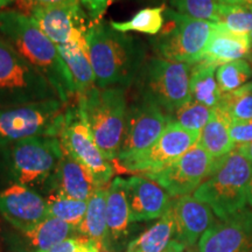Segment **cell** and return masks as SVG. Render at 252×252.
<instances>
[{
  "mask_svg": "<svg viewBox=\"0 0 252 252\" xmlns=\"http://www.w3.org/2000/svg\"><path fill=\"white\" fill-rule=\"evenodd\" d=\"M0 34L23 59L47 78L63 104L75 94L71 76L58 46L34 19L18 9L0 11Z\"/></svg>",
  "mask_w": 252,
  "mask_h": 252,
  "instance_id": "cell-1",
  "label": "cell"
},
{
  "mask_svg": "<svg viewBox=\"0 0 252 252\" xmlns=\"http://www.w3.org/2000/svg\"><path fill=\"white\" fill-rule=\"evenodd\" d=\"M86 43L96 87L126 89L135 83L146 62L145 49L139 41L99 21L88 28Z\"/></svg>",
  "mask_w": 252,
  "mask_h": 252,
  "instance_id": "cell-2",
  "label": "cell"
},
{
  "mask_svg": "<svg viewBox=\"0 0 252 252\" xmlns=\"http://www.w3.org/2000/svg\"><path fill=\"white\" fill-rule=\"evenodd\" d=\"M77 109L98 149L106 159L116 161L124 139L127 119L125 88L94 86L78 96Z\"/></svg>",
  "mask_w": 252,
  "mask_h": 252,
  "instance_id": "cell-3",
  "label": "cell"
},
{
  "mask_svg": "<svg viewBox=\"0 0 252 252\" xmlns=\"http://www.w3.org/2000/svg\"><path fill=\"white\" fill-rule=\"evenodd\" d=\"M252 163L237 149L216 160L212 173L193 196L210 207L220 220L247 208Z\"/></svg>",
  "mask_w": 252,
  "mask_h": 252,
  "instance_id": "cell-4",
  "label": "cell"
},
{
  "mask_svg": "<svg viewBox=\"0 0 252 252\" xmlns=\"http://www.w3.org/2000/svg\"><path fill=\"white\" fill-rule=\"evenodd\" d=\"M63 147L59 137H33L0 150L1 165L13 184L45 187L54 174Z\"/></svg>",
  "mask_w": 252,
  "mask_h": 252,
  "instance_id": "cell-5",
  "label": "cell"
},
{
  "mask_svg": "<svg viewBox=\"0 0 252 252\" xmlns=\"http://www.w3.org/2000/svg\"><path fill=\"white\" fill-rule=\"evenodd\" d=\"M59 99L47 78L0 34V109Z\"/></svg>",
  "mask_w": 252,
  "mask_h": 252,
  "instance_id": "cell-6",
  "label": "cell"
},
{
  "mask_svg": "<svg viewBox=\"0 0 252 252\" xmlns=\"http://www.w3.org/2000/svg\"><path fill=\"white\" fill-rule=\"evenodd\" d=\"M60 99L0 109V150L33 137H59L65 111Z\"/></svg>",
  "mask_w": 252,
  "mask_h": 252,
  "instance_id": "cell-7",
  "label": "cell"
},
{
  "mask_svg": "<svg viewBox=\"0 0 252 252\" xmlns=\"http://www.w3.org/2000/svg\"><path fill=\"white\" fill-rule=\"evenodd\" d=\"M191 64L152 58L144 63L135 84L139 94L153 100L169 116L190 100Z\"/></svg>",
  "mask_w": 252,
  "mask_h": 252,
  "instance_id": "cell-8",
  "label": "cell"
},
{
  "mask_svg": "<svg viewBox=\"0 0 252 252\" xmlns=\"http://www.w3.org/2000/svg\"><path fill=\"white\" fill-rule=\"evenodd\" d=\"M168 24L162 27L156 41L160 58L194 64L203 59L215 23L189 18L173 9H166Z\"/></svg>",
  "mask_w": 252,
  "mask_h": 252,
  "instance_id": "cell-9",
  "label": "cell"
},
{
  "mask_svg": "<svg viewBox=\"0 0 252 252\" xmlns=\"http://www.w3.org/2000/svg\"><path fill=\"white\" fill-rule=\"evenodd\" d=\"M59 139L62 147L86 166L97 187H106L111 181L115 168L94 143L91 132L76 108L65 110L64 123Z\"/></svg>",
  "mask_w": 252,
  "mask_h": 252,
  "instance_id": "cell-10",
  "label": "cell"
},
{
  "mask_svg": "<svg viewBox=\"0 0 252 252\" xmlns=\"http://www.w3.org/2000/svg\"><path fill=\"white\" fill-rule=\"evenodd\" d=\"M171 123V116L153 100L139 94L128 105L124 139L116 161L128 159L150 149Z\"/></svg>",
  "mask_w": 252,
  "mask_h": 252,
  "instance_id": "cell-11",
  "label": "cell"
},
{
  "mask_svg": "<svg viewBox=\"0 0 252 252\" xmlns=\"http://www.w3.org/2000/svg\"><path fill=\"white\" fill-rule=\"evenodd\" d=\"M201 132L186 130L171 122L159 139L149 150L138 156L118 161L125 171L149 176L162 171L180 159L198 143Z\"/></svg>",
  "mask_w": 252,
  "mask_h": 252,
  "instance_id": "cell-12",
  "label": "cell"
},
{
  "mask_svg": "<svg viewBox=\"0 0 252 252\" xmlns=\"http://www.w3.org/2000/svg\"><path fill=\"white\" fill-rule=\"evenodd\" d=\"M214 165L215 160L197 143L172 165L146 178L161 186L171 197H181L195 193L212 173Z\"/></svg>",
  "mask_w": 252,
  "mask_h": 252,
  "instance_id": "cell-13",
  "label": "cell"
},
{
  "mask_svg": "<svg viewBox=\"0 0 252 252\" xmlns=\"http://www.w3.org/2000/svg\"><path fill=\"white\" fill-rule=\"evenodd\" d=\"M30 17L56 46L87 45L86 34L93 23L87 21L86 11L80 0H69L59 5L37 8Z\"/></svg>",
  "mask_w": 252,
  "mask_h": 252,
  "instance_id": "cell-14",
  "label": "cell"
},
{
  "mask_svg": "<svg viewBox=\"0 0 252 252\" xmlns=\"http://www.w3.org/2000/svg\"><path fill=\"white\" fill-rule=\"evenodd\" d=\"M0 214L18 231L30 230L49 217L46 198L35 189L18 184L0 191Z\"/></svg>",
  "mask_w": 252,
  "mask_h": 252,
  "instance_id": "cell-15",
  "label": "cell"
},
{
  "mask_svg": "<svg viewBox=\"0 0 252 252\" xmlns=\"http://www.w3.org/2000/svg\"><path fill=\"white\" fill-rule=\"evenodd\" d=\"M198 252H252V208L216 222L202 235Z\"/></svg>",
  "mask_w": 252,
  "mask_h": 252,
  "instance_id": "cell-16",
  "label": "cell"
},
{
  "mask_svg": "<svg viewBox=\"0 0 252 252\" xmlns=\"http://www.w3.org/2000/svg\"><path fill=\"white\" fill-rule=\"evenodd\" d=\"M127 196L132 223L159 220L171 209V195L156 181L143 176L127 179Z\"/></svg>",
  "mask_w": 252,
  "mask_h": 252,
  "instance_id": "cell-17",
  "label": "cell"
},
{
  "mask_svg": "<svg viewBox=\"0 0 252 252\" xmlns=\"http://www.w3.org/2000/svg\"><path fill=\"white\" fill-rule=\"evenodd\" d=\"M175 219V239L193 248L210 226L216 223L209 206L190 195L178 197L172 204Z\"/></svg>",
  "mask_w": 252,
  "mask_h": 252,
  "instance_id": "cell-18",
  "label": "cell"
},
{
  "mask_svg": "<svg viewBox=\"0 0 252 252\" xmlns=\"http://www.w3.org/2000/svg\"><path fill=\"white\" fill-rule=\"evenodd\" d=\"M47 186L49 194H56L75 200L88 201L97 188L91 173L63 149L61 159Z\"/></svg>",
  "mask_w": 252,
  "mask_h": 252,
  "instance_id": "cell-19",
  "label": "cell"
},
{
  "mask_svg": "<svg viewBox=\"0 0 252 252\" xmlns=\"http://www.w3.org/2000/svg\"><path fill=\"white\" fill-rule=\"evenodd\" d=\"M77 234L75 226L49 216L30 230L18 231L14 243L18 252H45Z\"/></svg>",
  "mask_w": 252,
  "mask_h": 252,
  "instance_id": "cell-20",
  "label": "cell"
},
{
  "mask_svg": "<svg viewBox=\"0 0 252 252\" xmlns=\"http://www.w3.org/2000/svg\"><path fill=\"white\" fill-rule=\"evenodd\" d=\"M252 42L247 36L232 33L219 23H215L202 60L213 64L220 65L225 63L247 60L251 58Z\"/></svg>",
  "mask_w": 252,
  "mask_h": 252,
  "instance_id": "cell-21",
  "label": "cell"
},
{
  "mask_svg": "<svg viewBox=\"0 0 252 252\" xmlns=\"http://www.w3.org/2000/svg\"><path fill=\"white\" fill-rule=\"evenodd\" d=\"M106 223L109 245L130 234L132 224L127 196V179L117 176L110 182L106 194Z\"/></svg>",
  "mask_w": 252,
  "mask_h": 252,
  "instance_id": "cell-22",
  "label": "cell"
},
{
  "mask_svg": "<svg viewBox=\"0 0 252 252\" xmlns=\"http://www.w3.org/2000/svg\"><path fill=\"white\" fill-rule=\"evenodd\" d=\"M106 194L108 187H97L88 200V209L83 222L78 226V235L86 236L100 245L103 252L109 248L106 223Z\"/></svg>",
  "mask_w": 252,
  "mask_h": 252,
  "instance_id": "cell-23",
  "label": "cell"
},
{
  "mask_svg": "<svg viewBox=\"0 0 252 252\" xmlns=\"http://www.w3.org/2000/svg\"><path fill=\"white\" fill-rule=\"evenodd\" d=\"M58 48L71 76L75 94L80 96L96 86V77L88 55L87 45L69 43L58 46Z\"/></svg>",
  "mask_w": 252,
  "mask_h": 252,
  "instance_id": "cell-24",
  "label": "cell"
},
{
  "mask_svg": "<svg viewBox=\"0 0 252 252\" xmlns=\"http://www.w3.org/2000/svg\"><path fill=\"white\" fill-rule=\"evenodd\" d=\"M217 65L201 60L191 64L190 82V99L203 104L210 109L219 108L220 103V94L216 80Z\"/></svg>",
  "mask_w": 252,
  "mask_h": 252,
  "instance_id": "cell-25",
  "label": "cell"
},
{
  "mask_svg": "<svg viewBox=\"0 0 252 252\" xmlns=\"http://www.w3.org/2000/svg\"><path fill=\"white\" fill-rule=\"evenodd\" d=\"M230 119L220 108L214 109L210 121L201 131L198 144L209 153L214 160H220L235 150L230 138Z\"/></svg>",
  "mask_w": 252,
  "mask_h": 252,
  "instance_id": "cell-26",
  "label": "cell"
},
{
  "mask_svg": "<svg viewBox=\"0 0 252 252\" xmlns=\"http://www.w3.org/2000/svg\"><path fill=\"white\" fill-rule=\"evenodd\" d=\"M174 238L175 219L171 207L165 215L128 244L127 252H162Z\"/></svg>",
  "mask_w": 252,
  "mask_h": 252,
  "instance_id": "cell-27",
  "label": "cell"
},
{
  "mask_svg": "<svg viewBox=\"0 0 252 252\" xmlns=\"http://www.w3.org/2000/svg\"><path fill=\"white\" fill-rule=\"evenodd\" d=\"M165 6L146 7L137 12L130 20L110 21V26L121 33L138 32V33L157 35L162 30L165 24Z\"/></svg>",
  "mask_w": 252,
  "mask_h": 252,
  "instance_id": "cell-28",
  "label": "cell"
},
{
  "mask_svg": "<svg viewBox=\"0 0 252 252\" xmlns=\"http://www.w3.org/2000/svg\"><path fill=\"white\" fill-rule=\"evenodd\" d=\"M46 200L50 217L61 220L78 229L86 217L88 201L75 200L56 194H49Z\"/></svg>",
  "mask_w": 252,
  "mask_h": 252,
  "instance_id": "cell-29",
  "label": "cell"
},
{
  "mask_svg": "<svg viewBox=\"0 0 252 252\" xmlns=\"http://www.w3.org/2000/svg\"><path fill=\"white\" fill-rule=\"evenodd\" d=\"M216 80L220 94H230L247 86L252 80V65L248 60L229 62L220 65Z\"/></svg>",
  "mask_w": 252,
  "mask_h": 252,
  "instance_id": "cell-30",
  "label": "cell"
},
{
  "mask_svg": "<svg viewBox=\"0 0 252 252\" xmlns=\"http://www.w3.org/2000/svg\"><path fill=\"white\" fill-rule=\"evenodd\" d=\"M219 108L228 116L230 122L252 121L251 82L234 93L222 94Z\"/></svg>",
  "mask_w": 252,
  "mask_h": 252,
  "instance_id": "cell-31",
  "label": "cell"
},
{
  "mask_svg": "<svg viewBox=\"0 0 252 252\" xmlns=\"http://www.w3.org/2000/svg\"><path fill=\"white\" fill-rule=\"evenodd\" d=\"M217 23L232 33L249 37L252 42V8L250 6H219Z\"/></svg>",
  "mask_w": 252,
  "mask_h": 252,
  "instance_id": "cell-32",
  "label": "cell"
},
{
  "mask_svg": "<svg viewBox=\"0 0 252 252\" xmlns=\"http://www.w3.org/2000/svg\"><path fill=\"white\" fill-rule=\"evenodd\" d=\"M214 109L190 99L172 113L171 122L176 123L186 130L201 132L210 121Z\"/></svg>",
  "mask_w": 252,
  "mask_h": 252,
  "instance_id": "cell-33",
  "label": "cell"
},
{
  "mask_svg": "<svg viewBox=\"0 0 252 252\" xmlns=\"http://www.w3.org/2000/svg\"><path fill=\"white\" fill-rule=\"evenodd\" d=\"M171 4L176 12L189 18L217 23L216 0H171Z\"/></svg>",
  "mask_w": 252,
  "mask_h": 252,
  "instance_id": "cell-34",
  "label": "cell"
},
{
  "mask_svg": "<svg viewBox=\"0 0 252 252\" xmlns=\"http://www.w3.org/2000/svg\"><path fill=\"white\" fill-rule=\"evenodd\" d=\"M45 252H103L98 243L82 235L71 236Z\"/></svg>",
  "mask_w": 252,
  "mask_h": 252,
  "instance_id": "cell-35",
  "label": "cell"
},
{
  "mask_svg": "<svg viewBox=\"0 0 252 252\" xmlns=\"http://www.w3.org/2000/svg\"><path fill=\"white\" fill-rule=\"evenodd\" d=\"M230 138L235 147L243 146L252 141V121L230 122Z\"/></svg>",
  "mask_w": 252,
  "mask_h": 252,
  "instance_id": "cell-36",
  "label": "cell"
},
{
  "mask_svg": "<svg viewBox=\"0 0 252 252\" xmlns=\"http://www.w3.org/2000/svg\"><path fill=\"white\" fill-rule=\"evenodd\" d=\"M91 23H99L112 0H80Z\"/></svg>",
  "mask_w": 252,
  "mask_h": 252,
  "instance_id": "cell-37",
  "label": "cell"
},
{
  "mask_svg": "<svg viewBox=\"0 0 252 252\" xmlns=\"http://www.w3.org/2000/svg\"><path fill=\"white\" fill-rule=\"evenodd\" d=\"M65 1H69V0H15L14 2L19 12L31 15L32 12L37 8L49 7V6L59 5Z\"/></svg>",
  "mask_w": 252,
  "mask_h": 252,
  "instance_id": "cell-38",
  "label": "cell"
},
{
  "mask_svg": "<svg viewBox=\"0 0 252 252\" xmlns=\"http://www.w3.org/2000/svg\"><path fill=\"white\" fill-rule=\"evenodd\" d=\"M186 249L187 248H186L184 243H181V242L174 238L162 252H186Z\"/></svg>",
  "mask_w": 252,
  "mask_h": 252,
  "instance_id": "cell-39",
  "label": "cell"
},
{
  "mask_svg": "<svg viewBox=\"0 0 252 252\" xmlns=\"http://www.w3.org/2000/svg\"><path fill=\"white\" fill-rule=\"evenodd\" d=\"M235 149H237L239 152L243 154V156L247 158L249 161L252 163V141L247 145H243V146L235 147Z\"/></svg>",
  "mask_w": 252,
  "mask_h": 252,
  "instance_id": "cell-40",
  "label": "cell"
},
{
  "mask_svg": "<svg viewBox=\"0 0 252 252\" xmlns=\"http://www.w3.org/2000/svg\"><path fill=\"white\" fill-rule=\"evenodd\" d=\"M251 0H216L219 6H236V5H248Z\"/></svg>",
  "mask_w": 252,
  "mask_h": 252,
  "instance_id": "cell-41",
  "label": "cell"
},
{
  "mask_svg": "<svg viewBox=\"0 0 252 252\" xmlns=\"http://www.w3.org/2000/svg\"><path fill=\"white\" fill-rule=\"evenodd\" d=\"M248 204L252 208V176L250 180V185H249V191H248Z\"/></svg>",
  "mask_w": 252,
  "mask_h": 252,
  "instance_id": "cell-42",
  "label": "cell"
},
{
  "mask_svg": "<svg viewBox=\"0 0 252 252\" xmlns=\"http://www.w3.org/2000/svg\"><path fill=\"white\" fill-rule=\"evenodd\" d=\"M13 1H15V0H0V11L5 9L9 4H12Z\"/></svg>",
  "mask_w": 252,
  "mask_h": 252,
  "instance_id": "cell-43",
  "label": "cell"
},
{
  "mask_svg": "<svg viewBox=\"0 0 252 252\" xmlns=\"http://www.w3.org/2000/svg\"><path fill=\"white\" fill-rule=\"evenodd\" d=\"M186 252H198V251H194L193 248H188L187 250H186Z\"/></svg>",
  "mask_w": 252,
  "mask_h": 252,
  "instance_id": "cell-44",
  "label": "cell"
},
{
  "mask_svg": "<svg viewBox=\"0 0 252 252\" xmlns=\"http://www.w3.org/2000/svg\"><path fill=\"white\" fill-rule=\"evenodd\" d=\"M248 6H250V7L252 8V0H251V1H250V2H249V4H248Z\"/></svg>",
  "mask_w": 252,
  "mask_h": 252,
  "instance_id": "cell-45",
  "label": "cell"
},
{
  "mask_svg": "<svg viewBox=\"0 0 252 252\" xmlns=\"http://www.w3.org/2000/svg\"><path fill=\"white\" fill-rule=\"evenodd\" d=\"M251 88H252V81H251Z\"/></svg>",
  "mask_w": 252,
  "mask_h": 252,
  "instance_id": "cell-46",
  "label": "cell"
}]
</instances>
